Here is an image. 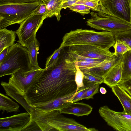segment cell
I'll return each instance as SVG.
<instances>
[{
  "label": "cell",
  "mask_w": 131,
  "mask_h": 131,
  "mask_svg": "<svg viewBox=\"0 0 131 131\" xmlns=\"http://www.w3.org/2000/svg\"><path fill=\"white\" fill-rule=\"evenodd\" d=\"M67 53L87 58L106 60L115 57L114 53L90 45H79L68 47Z\"/></svg>",
  "instance_id": "30bf717a"
},
{
  "label": "cell",
  "mask_w": 131,
  "mask_h": 131,
  "mask_svg": "<svg viewBox=\"0 0 131 131\" xmlns=\"http://www.w3.org/2000/svg\"><path fill=\"white\" fill-rule=\"evenodd\" d=\"M84 86L80 88L75 95L72 98L71 102H76L80 100L90 87L94 83H89L83 81Z\"/></svg>",
  "instance_id": "83f0119b"
},
{
  "label": "cell",
  "mask_w": 131,
  "mask_h": 131,
  "mask_svg": "<svg viewBox=\"0 0 131 131\" xmlns=\"http://www.w3.org/2000/svg\"><path fill=\"white\" fill-rule=\"evenodd\" d=\"M47 11L45 3L43 2L41 5L38 10L35 13L37 14L43 15L47 18Z\"/></svg>",
  "instance_id": "d590c367"
},
{
  "label": "cell",
  "mask_w": 131,
  "mask_h": 131,
  "mask_svg": "<svg viewBox=\"0 0 131 131\" xmlns=\"http://www.w3.org/2000/svg\"><path fill=\"white\" fill-rule=\"evenodd\" d=\"M41 0H0V2L7 3L20 4L34 2Z\"/></svg>",
  "instance_id": "e575fe53"
},
{
  "label": "cell",
  "mask_w": 131,
  "mask_h": 131,
  "mask_svg": "<svg viewBox=\"0 0 131 131\" xmlns=\"http://www.w3.org/2000/svg\"><path fill=\"white\" fill-rule=\"evenodd\" d=\"M64 0H63V1H64Z\"/></svg>",
  "instance_id": "7bdbcfd3"
},
{
  "label": "cell",
  "mask_w": 131,
  "mask_h": 131,
  "mask_svg": "<svg viewBox=\"0 0 131 131\" xmlns=\"http://www.w3.org/2000/svg\"><path fill=\"white\" fill-rule=\"evenodd\" d=\"M43 69L40 68L26 71L16 72L10 75L8 83L17 93L24 96L36 81Z\"/></svg>",
  "instance_id": "ba28073f"
},
{
  "label": "cell",
  "mask_w": 131,
  "mask_h": 131,
  "mask_svg": "<svg viewBox=\"0 0 131 131\" xmlns=\"http://www.w3.org/2000/svg\"><path fill=\"white\" fill-rule=\"evenodd\" d=\"M19 107L17 103L4 94L0 93V110L2 111V113L5 111L7 113L18 112Z\"/></svg>",
  "instance_id": "44dd1931"
},
{
  "label": "cell",
  "mask_w": 131,
  "mask_h": 131,
  "mask_svg": "<svg viewBox=\"0 0 131 131\" xmlns=\"http://www.w3.org/2000/svg\"><path fill=\"white\" fill-rule=\"evenodd\" d=\"M79 0H65L64 1L62 6V9H66L74 4Z\"/></svg>",
  "instance_id": "8d00e7d4"
},
{
  "label": "cell",
  "mask_w": 131,
  "mask_h": 131,
  "mask_svg": "<svg viewBox=\"0 0 131 131\" xmlns=\"http://www.w3.org/2000/svg\"><path fill=\"white\" fill-rule=\"evenodd\" d=\"M113 34L115 41H120L124 42L131 49V29Z\"/></svg>",
  "instance_id": "cb8c5ba5"
},
{
  "label": "cell",
  "mask_w": 131,
  "mask_h": 131,
  "mask_svg": "<svg viewBox=\"0 0 131 131\" xmlns=\"http://www.w3.org/2000/svg\"><path fill=\"white\" fill-rule=\"evenodd\" d=\"M32 69L27 48L18 42L14 43L9 47L6 58L0 64V77Z\"/></svg>",
  "instance_id": "5b68a950"
},
{
  "label": "cell",
  "mask_w": 131,
  "mask_h": 131,
  "mask_svg": "<svg viewBox=\"0 0 131 131\" xmlns=\"http://www.w3.org/2000/svg\"><path fill=\"white\" fill-rule=\"evenodd\" d=\"M102 62L80 61H75V64L79 67L80 70H82L93 67Z\"/></svg>",
  "instance_id": "4dcf8cb0"
},
{
  "label": "cell",
  "mask_w": 131,
  "mask_h": 131,
  "mask_svg": "<svg viewBox=\"0 0 131 131\" xmlns=\"http://www.w3.org/2000/svg\"><path fill=\"white\" fill-rule=\"evenodd\" d=\"M100 115L107 124L114 130L119 131H131V118L121 116L107 105L100 107Z\"/></svg>",
  "instance_id": "9c48e42d"
},
{
  "label": "cell",
  "mask_w": 131,
  "mask_h": 131,
  "mask_svg": "<svg viewBox=\"0 0 131 131\" xmlns=\"http://www.w3.org/2000/svg\"><path fill=\"white\" fill-rule=\"evenodd\" d=\"M43 2H45L48 1L50 0H41Z\"/></svg>",
  "instance_id": "60d3db41"
},
{
  "label": "cell",
  "mask_w": 131,
  "mask_h": 131,
  "mask_svg": "<svg viewBox=\"0 0 131 131\" xmlns=\"http://www.w3.org/2000/svg\"><path fill=\"white\" fill-rule=\"evenodd\" d=\"M43 2L24 3H7L0 2V29L15 24H20L35 13Z\"/></svg>",
  "instance_id": "277c9868"
},
{
  "label": "cell",
  "mask_w": 131,
  "mask_h": 131,
  "mask_svg": "<svg viewBox=\"0 0 131 131\" xmlns=\"http://www.w3.org/2000/svg\"><path fill=\"white\" fill-rule=\"evenodd\" d=\"M1 84L4 89L6 94L18 102L30 115L31 111V106L27 102L24 96L17 93L8 83L2 81Z\"/></svg>",
  "instance_id": "e0dca14e"
},
{
  "label": "cell",
  "mask_w": 131,
  "mask_h": 131,
  "mask_svg": "<svg viewBox=\"0 0 131 131\" xmlns=\"http://www.w3.org/2000/svg\"><path fill=\"white\" fill-rule=\"evenodd\" d=\"M92 109L93 108L91 106L85 103L70 102L59 111L61 114H71L80 116L89 115Z\"/></svg>",
  "instance_id": "5bb4252c"
},
{
  "label": "cell",
  "mask_w": 131,
  "mask_h": 131,
  "mask_svg": "<svg viewBox=\"0 0 131 131\" xmlns=\"http://www.w3.org/2000/svg\"><path fill=\"white\" fill-rule=\"evenodd\" d=\"M46 18L43 15L35 13L26 18L15 31L18 39L17 41L26 47L36 38L37 32Z\"/></svg>",
  "instance_id": "52a82bcc"
},
{
  "label": "cell",
  "mask_w": 131,
  "mask_h": 131,
  "mask_svg": "<svg viewBox=\"0 0 131 131\" xmlns=\"http://www.w3.org/2000/svg\"><path fill=\"white\" fill-rule=\"evenodd\" d=\"M16 34L15 31L8 30L6 28L0 29V53L14 43Z\"/></svg>",
  "instance_id": "d6986e66"
},
{
  "label": "cell",
  "mask_w": 131,
  "mask_h": 131,
  "mask_svg": "<svg viewBox=\"0 0 131 131\" xmlns=\"http://www.w3.org/2000/svg\"><path fill=\"white\" fill-rule=\"evenodd\" d=\"M30 120L28 113L0 118V131H22Z\"/></svg>",
  "instance_id": "7c38bea8"
},
{
  "label": "cell",
  "mask_w": 131,
  "mask_h": 131,
  "mask_svg": "<svg viewBox=\"0 0 131 131\" xmlns=\"http://www.w3.org/2000/svg\"><path fill=\"white\" fill-rule=\"evenodd\" d=\"M113 16L131 24V0H100Z\"/></svg>",
  "instance_id": "8fae6325"
},
{
  "label": "cell",
  "mask_w": 131,
  "mask_h": 131,
  "mask_svg": "<svg viewBox=\"0 0 131 131\" xmlns=\"http://www.w3.org/2000/svg\"><path fill=\"white\" fill-rule=\"evenodd\" d=\"M115 42L113 33L111 32L77 29L64 35L60 46L63 48L73 45H88L109 50Z\"/></svg>",
  "instance_id": "3957f363"
},
{
  "label": "cell",
  "mask_w": 131,
  "mask_h": 131,
  "mask_svg": "<svg viewBox=\"0 0 131 131\" xmlns=\"http://www.w3.org/2000/svg\"><path fill=\"white\" fill-rule=\"evenodd\" d=\"M25 131L41 130L35 121H30L22 130V131Z\"/></svg>",
  "instance_id": "836d02e7"
},
{
  "label": "cell",
  "mask_w": 131,
  "mask_h": 131,
  "mask_svg": "<svg viewBox=\"0 0 131 131\" xmlns=\"http://www.w3.org/2000/svg\"><path fill=\"white\" fill-rule=\"evenodd\" d=\"M115 113L118 115L122 117L127 118H131V114L128 113L125 111L124 110L122 112L115 111Z\"/></svg>",
  "instance_id": "f35d334b"
},
{
  "label": "cell",
  "mask_w": 131,
  "mask_h": 131,
  "mask_svg": "<svg viewBox=\"0 0 131 131\" xmlns=\"http://www.w3.org/2000/svg\"><path fill=\"white\" fill-rule=\"evenodd\" d=\"M64 0H50L44 2L46 5L47 11V18L56 17L58 21L61 17V11Z\"/></svg>",
  "instance_id": "ffe728a7"
},
{
  "label": "cell",
  "mask_w": 131,
  "mask_h": 131,
  "mask_svg": "<svg viewBox=\"0 0 131 131\" xmlns=\"http://www.w3.org/2000/svg\"><path fill=\"white\" fill-rule=\"evenodd\" d=\"M122 71L123 62L121 59L104 76L103 83L111 88L118 85L122 81Z\"/></svg>",
  "instance_id": "2e32d148"
},
{
  "label": "cell",
  "mask_w": 131,
  "mask_h": 131,
  "mask_svg": "<svg viewBox=\"0 0 131 131\" xmlns=\"http://www.w3.org/2000/svg\"><path fill=\"white\" fill-rule=\"evenodd\" d=\"M59 111H45L33 107L30 121H35L41 131H95L94 128H87L74 119L66 117Z\"/></svg>",
  "instance_id": "7a4b0ae2"
},
{
  "label": "cell",
  "mask_w": 131,
  "mask_h": 131,
  "mask_svg": "<svg viewBox=\"0 0 131 131\" xmlns=\"http://www.w3.org/2000/svg\"><path fill=\"white\" fill-rule=\"evenodd\" d=\"M98 0L100 2V0Z\"/></svg>",
  "instance_id": "b9f144b4"
},
{
  "label": "cell",
  "mask_w": 131,
  "mask_h": 131,
  "mask_svg": "<svg viewBox=\"0 0 131 131\" xmlns=\"http://www.w3.org/2000/svg\"><path fill=\"white\" fill-rule=\"evenodd\" d=\"M118 85L131 96V78L122 80Z\"/></svg>",
  "instance_id": "d6a6232c"
},
{
  "label": "cell",
  "mask_w": 131,
  "mask_h": 131,
  "mask_svg": "<svg viewBox=\"0 0 131 131\" xmlns=\"http://www.w3.org/2000/svg\"><path fill=\"white\" fill-rule=\"evenodd\" d=\"M78 91H76L68 95L54 99L45 104L38 105L34 107L45 111L54 110L59 111L71 102L72 98L75 95Z\"/></svg>",
  "instance_id": "9a60e30c"
},
{
  "label": "cell",
  "mask_w": 131,
  "mask_h": 131,
  "mask_svg": "<svg viewBox=\"0 0 131 131\" xmlns=\"http://www.w3.org/2000/svg\"><path fill=\"white\" fill-rule=\"evenodd\" d=\"M76 72L75 76V81L77 86V89L83 87L84 85L83 83L84 75L83 72L80 70L79 67L75 64Z\"/></svg>",
  "instance_id": "f546056e"
},
{
  "label": "cell",
  "mask_w": 131,
  "mask_h": 131,
  "mask_svg": "<svg viewBox=\"0 0 131 131\" xmlns=\"http://www.w3.org/2000/svg\"><path fill=\"white\" fill-rule=\"evenodd\" d=\"M75 61L66 53L45 68L24 97L31 106L45 104L78 91Z\"/></svg>",
  "instance_id": "6da1fadb"
},
{
  "label": "cell",
  "mask_w": 131,
  "mask_h": 131,
  "mask_svg": "<svg viewBox=\"0 0 131 131\" xmlns=\"http://www.w3.org/2000/svg\"><path fill=\"white\" fill-rule=\"evenodd\" d=\"M40 44L36 38L26 48L29 54L31 67L32 69L40 68L38 62L37 55Z\"/></svg>",
  "instance_id": "7402d4cb"
},
{
  "label": "cell",
  "mask_w": 131,
  "mask_h": 131,
  "mask_svg": "<svg viewBox=\"0 0 131 131\" xmlns=\"http://www.w3.org/2000/svg\"><path fill=\"white\" fill-rule=\"evenodd\" d=\"M90 14L91 18L87 20L86 23L91 28L113 33L131 29V24L112 15L93 10Z\"/></svg>",
  "instance_id": "8992f818"
},
{
  "label": "cell",
  "mask_w": 131,
  "mask_h": 131,
  "mask_svg": "<svg viewBox=\"0 0 131 131\" xmlns=\"http://www.w3.org/2000/svg\"><path fill=\"white\" fill-rule=\"evenodd\" d=\"M121 61L123 62L122 80L131 78V50L123 54Z\"/></svg>",
  "instance_id": "603a6c76"
},
{
  "label": "cell",
  "mask_w": 131,
  "mask_h": 131,
  "mask_svg": "<svg viewBox=\"0 0 131 131\" xmlns=\"http://www.w3.org/2000/svg\"><path fill=\"white\" fill-rule=\"evenodd\" d=\"M100 84L99 83H95L90 86L86 91L81 98L83 99L88 100L93 99L94 95L99 93V89Z\"/></svg>",
  "instance_id": "4316f807"
},
{
  "label": "cell",
  "mask_w": 131,
  "mask_h": 131,
  "mask_svg": "<svg viewBox=\"0 0 131 131\" xmlns=\"http://www.w3.org/2000/svg\"><path fill=\"white\" fill-rule=\"evenodd\" d=\"M63 48L60 46L53 53L47 58L45 68L50 66L57 59L61 54V51Z\"/></svg>",
  "instance_id": "1f68e13d"
},
{
  "label": "cell",
  "mask_w": 131,
  "mask_h": 131,
  "mask_svg": "<svg viewBox=\"0 0 131 131\" xmlns=\"http://www.w3.org/2000/svg\"><path fill=\"white\" fill-rule=\"evenodd\" d=\"M111 88L112 92L120 102L123 110L131 114V96L119 85Z\"/></svg>",
  "instance_id": "ac0fdd59"
},
{
  "label": "cell",
  "mask_w": 131,
  "mask_h": 131,
  "mask_svg": "<svg viewBox=\"0 0 131 131\" xmlns=\"http://www.w3.org/2000/svg\"><path fill=\"white\" fill-rule=\"evenodd\" d=\"M9 47L6 48L0 53V64L5 60L8 53Z\"/></svg>",
  "instance_id": "74e56055"
},
{
  "label": "cell",
  "mask_w": 131,
  "mask_h": 131,
  "mask_svg": "<svg viewBox=\"0 0 131 131\" xmlns=\"http://www.w3.org/2000/svg\"><path fill=\"white\" fill-rule=\"evenodd\" d=\"M99 91L102 94H105L107 93V91L106 89L103 87L100 88Z\"/></svg>",
  "instance_id": "ab89813d"
},
{
  "label": "cell",
  "mask_w": 131,
  "mask_h": 131,
  "mask_svg": "<svg viewBox=\"0 0 131 131\" xmlns=\"http://www.w3.org/2000/svg\"><path fill=\"white\" fill-rule=\"evenodd\" d=\"M122 56H115L107 59L93 67L81 70L88 71L94 75L103 78L107 72L120 61Z\"/></svg>",
  "instance_id": "4fadbf2b"
},
{
  "label": "cell",
  "mask_w": 131,
  "mask_h": 131,
  "mask_svg": "<svg viewBox=\"0 0 131 131\" xmlns=\"http://www.w3.org/2000/svg\"><path fill=\"white\" fill-rule=\"evenodd\" d=\"M82 71L84 75L83 81L89 83H99L100 84L103 82V78L94 75L86 71Z\"/></svg>",
  "instance_id": "f1b7e54d"
},
{
  "label": "cell",
  "mask_w": 131,
  "mask_h": 131,
  "mask_svg": "<svg viewBox=\"0 0 131 131\" xmlns=\"http://www.w3.org/2000/svg\"><path fill=\"white\" fill-rule=\"evenodd\" d=\"M68 8L70 10L79 13L82 16L90 13V8L85 5L80 0Z\"/></svg>",
  "instance_id": "d4e9b609"
},
{
  "label": "cell",
  "mask_w": 131,
  "mask_h": 131,
  "mask_svg": "<svg viewBox=\"0 0 131 131\" xmlns=\"http://www.w3.org/2000/svg\"><path fill=\"white\" fill-rule=\"evenodd\" d=\"M114 49V53L116 57L122 56L128 51L131 50V49L124 42L119 40H116L113 47Z\"/></svg>",
  "instance_id": "484cf974"
}]
</instances>
